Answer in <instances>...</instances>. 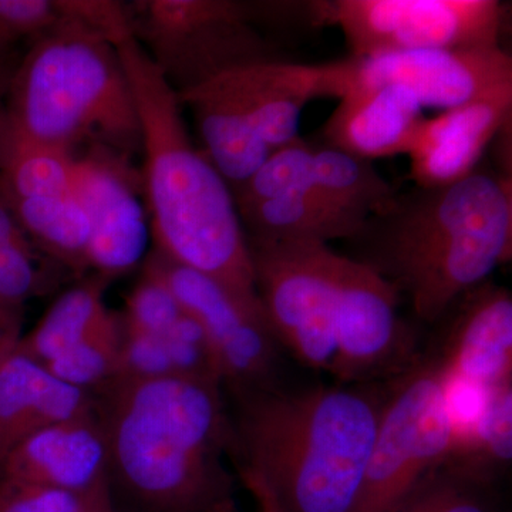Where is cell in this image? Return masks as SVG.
<instances>
[{
    "label": "cell",
    "instance_id": "obj_21",
    "mask_svg": "<svg viewBox=\"0 0 512 512\" xmlns=\"http://www.w3.org/2000/svg\"><path fill=\"white\" fill-rule=\"evenodd\" d=\"M74 161L70 151L15 133L0 116V195L6 201L73 194Z\"/></svg>",
    "mask_w": 512,
    "mask_h": 512
},
{
    "label": "cell",
    "instance_id": "obj_4",
    "mask_svg": "<svg viewBox=\"0 0 512 512\" xmlns=\"http://www.w3.org/2000/svg\"><path fill=\"white\" fill-rule=\"evenodd\" d=\"M383 396L342 383L239 393L235 464L281 512H356Z\"/></svg>",
    "mask_w": 512,
    "mask_h": 512
},
{
    "label": "cell",
    "instance_id": "obj_22",
    "mask_svg": "<svg viewBox=\"0 0 512 512\" xmlns=\"http://www.w3.org/2000/svg\"><path fill=\"white\" fill-rule=\"evenodd\" d=\"M6 202L20 227L39 251L74 272L89 269L87 254L92 227L74 192L56 197Z\"/></svg>",
    "mask_w": 512,
    "mask_h": 512
},
{
    "label": "cell",
    "instance_id": "obj_8",
    "mask_svg": "<svg viewBox=\"0 0 512 512\" xmlns=\"http://www.w3.org/2000/svg\"><path fill=\"white\" fill-rule=\"evenodd\" d=\"M247 242L256 293L276 342L301 365L332 372L340 254L318 241Z\"/></svg>",
    "mask_w": 512,
    "mask_h": 512
},
{
    "label": "cell",
    "instance_id": "obj_9",
    "mask_svg": "<svg viewBox=\"0 0 512 512\" xmlns=\"http://www.w3.org/2000/svg\"><path fill=\"white\" fill-rule=\"evenodd\" d=\"M313 25L338 26L357 59L500 46L497 0H333L311 3Z\"/></svg>",
    "mask_w": 512,
    "mask_h": 512
},
{
    "label": "cell",
    "instance_id": "obj_5",
    "mask_svg": "<svg viewBox=\"0 0 512 512\" xmlns=\"http://www.w3.org/2000/svg\"><path fill=\"white\" fill-rule=\"evenodd\" d=\"M60 15L13 70L0 116L15 133L46 146L130 158L141 151V128L117 47Z\"/></svg>",
    "mask_w": 512,
    "mask_h": 512
},
{
    "label": "cell",
    "instance_id": "obj_19",
    "mask_svg": "<svg viewBox=\"0 0 512 512\" xmlns=\"http://www.w3.org/2000/svg\"><path fill=\"white\" fill-rule=\"evenodd\" d=\"M94 407L93 393L62 382L15 348L0 363V467L32 434Z\"/></svg>",
    "mask_w": 512,
    "mask_h": 512
},
{
    "label": "cell",
    "instance_id": "obj_33",
    "mask_svg": "<svg viewBox=\"0 0 512 512\" xmlns=\"http://www.w3.org/2000/svg\"><path fill=\"white\" fill-rule=\"evenodd\" d=\"M490 147L495 151V173L512 180V117L498 128Z\"/></svg>",
    "mask_w": 512,
    "mask_h": 512
},
{
    "label": "cell",
    "instance_id": "obj_27",
    "mask_svg": "<svg viewBox=\"0 0 512 512\" xmlns=\"http://www.w3.org/2000/svg\"><path fill=\"white\" fill-rule=\"evenodd\" d=\"M394 512H505L498 484L444 463Z\"/></svg>",
    "mask_w": 512,
    "mask_h": 512
},
{
    "label": "cell",
    "instance_id": "obj_36",
    "mask_svg": "<svg viewBox=\"0 0 512 512\" xmlns=\"http://www.w3.org/2000/svg\"><path fill=\"white\" fill-rule=\"evenodd\" d=\"M239 477H241L242 483L248 488L249 493L255 498L256 504H258L259 512H281L278 505H276L274 498L266 490L264 484L258 480L252 474L247 471H239Z\"/></svg>",
    "mask_w": 512,
    "mask_h": 512
},
{
    "label": "cell",
    "instance_id": "obj_24",
    "mask_svg": "<svg viewBox=\"0 0 512 512\" xmlns=\"http://www.w3.org/2000/svg\"><path fill=\"white\" fill-rule=\"evenodd\" d=\"M313 181L320 194L336 208L362 220L383 214L397 191L372 165L329 146L313 147Z\"/></svg>",
    "mask_w": 512,
    "mask_h": 512
},
{
    "label": "cell",
    "instance_id": "obj_17",
    "mask_svg": "<svg viewBox=\"0 0 512 512\" xmlns=\"http://www.w3.org/2000/svg\"><path fill=\"white\" fill-rule=\"evenodd\" d=\"M512 117V93L474 101L424 119L407 157L414 187H443L480 167L498 128Z\"/></svg>",
    "mask_w": 512,
    "mask_h": 512
},
{
    "label": "cell",
    "instance_id": "obj_3",
    "mask_svg": "<svg viewBox=\"0 0 512 512\" xmlns=\"http://www.w3.org/2000/svg\"><path fill=\"white\" fill-rule=\"evenodd\" d=\"M133 92L144 157L141 184L156 251L259 301L234 195L192 143L183 104L133 33L114 40Z\"/></svg>",
    "mask_w": 512,
    "mask_h": 512
},
{
    "label": "cell",
    "instance_id": "obj_6",
    "mask_svg": "<svg viewBox=\"0 0 512 512\" xmlns=\"http://www.w3.org/2000/svg\"><path fill=\"white\" fill-rule=\"evenodd\" d=\"M131 33L177 94L221 74L275 60L254 5L234 0H136Z\"/></svg>",
    "mask_w": 512,
    "mask_h": 512
},
{
    "label": "cell",
    "instance_id": "obj_13",
    "mask_svg": "<svg viewBox=\"0 0 512 512\" xmlns=\"http://www.w3.org/2000/svg\"><path fill=\"white\" fill-rule=\"evenodd\" d=\"M130 158L89 150L74 161V195L90 227L87 268L111 279L136 268L150 241V220L136 188Z\"/></svg>",
    "mask_w": 512,
    "mask_h": 512
},
{
    "label": "cell",
    "instance_id": "obj_2",
    "mask_svg": "<svg viewBox=\"0 0 512 512\" xmlns=\"http://www.w3.org/2000/svg\"><path fill=\"white\" fill-rule=\"evenodd\" d=\"M357 261L406 293L417 318L443 319L512 254V180L478 167L443 187L397 192L355 238Z\"/></svg>",
    "mask_w": 512,
    "mask_h": 512
},
{
    "label": "cell",
    "instance_id": "obj_37",
    "mask_svg": "<svg viewBox=\"0 0 512 512\" xmlns=\"http://www.w3.org/2000/svg\"><path fill=\"white\" fill-rule=\"evenodd\" d=\"M8 59L6 57H0V100L5 96L6 87H8V83L10 80V76H12L13 70L10 69L8 63ZM2 103V101H0Z\"/></svg>",
    "mask_w": 512,
    "mask_h": 512
},
{
    "label": "cell",
    "instance_id": "obj_28",
    "mask_svg": "<svg viewBox=\"0 0 512 512\" xmlns=\"http://www.w3.org/2000/svg\"><path fill=\"white\" fill-rule=\"evenodd\" d=\"M183 315V308L168 286L143 271L140 282L127 296L126 311L121 320L124 329L163 335Z\"/></svg>",
    "mask_w": 512,
    "mask_h": 512
},
{
    "label": "cell",
    "instance_id": "obj_16",
    "mask_svg": "<svg viewBox=\"0 0 512 512\" xmlns=\"http://www.w3.org/2000/svg\"><path fill=\"white\" fill-rule=\"evenodd\" d=\"M456 306L437 362L441 372L493 389L512 383V296L484 282Z\"/></svg>",
    "mask_w": 512,
    "mask_h": 512
},
{
    "label": "cell",
    "instance_id": "obj_11",
    "mask_svg": "<svg viewBox=\"0 0 512 512\" xmlns=\"http://www.w3.org/2000/svg\"><path fill=\"white\" fill-rule=\"evenodd\" d=\"M399 303V289L375 268L352 256H339L335 362L330 372L339 383L396 377L419 359Z\"/></svg>",
    "mask_w": 512,
    "mask_h": 512
},
{
    "label": "cell",
    "instance_id": "obj_29",
    "mask_svg": "<svg viewBox=\"0 0 512 512\" xmlns=\"http://www.w3.org/2000/svg\"><path fill=\"white\" fill-rule=\"evenodd\" d=\"M52 278L36 247H0V308L23 309V303L47 292Z\"/></svg>",
    "mask_w": 512,
    "mask_h": 512
},
{
    "label": "cell",
    "instance_id": "obj_12",
    "mask_svg": "<svg viewBox=\"0 0 512 512\" xmlns=\"http://www.w3.org/2000/svg\"><path fill=\"white\" fill-rule=\"evenodd\" d=\"M338 64L339 99L353 87L393 84L423 109L447 111L512 93V59L501 46L349 57Z\"/></svg>",
    "mask_w": 512,
    "mask_h": 512
},
{
    "label": "cell",
    "instance_id": "obj_32",
    "mask_svg": "<svg viewBox=\"0 0 512 512\" xmlns=\"http://www.w3.org/2000/svg\"><path fill=\"white\" fill-rule=\"evenodd\" d=\"M22 329V309L0 308V363L15 350Z\"/></svg>",
    "mask_w": 512,
    "mask_h": 512
},
{
    "label": "cell",
    "instance_id": "obj_26",
    "mask_svg": "<svg viewBox=\"0 0 512 512\" xmlns=\"http://www.w3.org/2000/svg\"><path fill=\"white\" fill-rule=\"evenodd\" d=\"M123 320L111 312L106 320L73 348L45 363L57 379L94 393L119 375Z\"/></svg>",
    "mask_w": 512,
    "mask_h": 512
},
{
    "label": "cell",
    "instance_id": "obj_23",
    "mask_svg": "<svg viewBox=\"0 0 512 512\" xmlns=\"http://www.w3.org/2000/svg\"><path fill=\"white\" fill-rule=\"evenodd\" d=\"M109 281L94 275L64 292L35 328L19 339L16 349L45 365L73 348L110 315L104 302Z\"/></svg>",
    "mask_w": 512,
    "mask_h": 512
},
{
    "label": "cell",
    "instance_id": "obj_1",
    "mask_svg": "<svg viewBox=\"0 0 512 512\" xmlns=\"http://www.w3.org/2000/svg\"><path fill=\"white\" fill-rule=\"evenodd\" d=\"M109 483L137 512H237L234 423L221 384L185 376L114 379L94 392Z\"/></svg>",
    "mask_w": 512,
    "mask_h": 512
},
{
    "label": "cell",
    "instance_id": "obj_15",
    "mask_svg": "<svg viewBox=\"0 0 512 512\" xmlns=\"http://www.w3.org/2000/svg\"><path fill=\"white\" fill-rule=\"evenodd\" d=\"M271 153L298 140L311 101L338 99L336 62L306 64L266 60L224 73Z\"/></svg>",
    "mask_w": 512,
    "mask_h": 512
},
{
    "label": "cell",
    "instance_id": "obj_7",
    "mask_svg": "<svg viewBox=\"0 0 512 512\" xmlns=\"http://www.w3.org/2000/svg\"><path fill=\"white\" fill-rule=\"evenodd\" d=\"M383 396L356 512H394L446 463L451 426L436 357L416 360Z\"/></svg>",
    "mask_w": 512,
    "mask_h": 512
},
{
    "label": "cell",
    "instance_id": "obj_20",
    "mask_svg": "<svg viewBox=\"0 0 512 512\" xmlns=\"http://www.w3.org/2000/svg\"><path fill=\"white\" fill-rule=\"evenodd\" d=\"M238 215L245 237L269 241H350L366 222L330 204L315 184L239 210Z\"/></svg>",
    "mask_w": 512,
    "mask_h": 512
},
{
    "label": "cell",
    "instance_id": "obj_18",
    "mask_svg": "<svg viewBox=\"0 0 512 512\" xmlns=\"http://www.w3.org/2000/svg\"><path fill=\"white\" fill-rule=\"evenodd\" d=\"M423 110L403 87H353L340 97L323 126L325 146L367 161L407 156L426 119Z\"/></svg>",
    "mask_w": 512,
    "mask_h": 512
},
{
    "label": "cell",
    "instance_id": "obj_31",
    "mask_svg": "<svg viewBox=\"0 0 512 512\" xmlns=\"http://www.w3.org/2000/svg\"><path fill=\"white\" fill-rule=\"evenodd\" d=\"M80 504V495L0 478V512H79Z\"/></svg>",
    "mask_w": 512,
    "mask_h": 512
},
{
    "label": "cell",
    "instance_id": "obj_35",
    "mask_svg": "<svg viewBox=\"0 0 512 512\" xmlns=\"http://www.w3.org/2000/svg\"><path fill=\"white\" fill-rule=\"evenodd\" d=\"M79 512H117L114 507L113 490H111L109 478L101 481L92 491L83 495Z\"/></svg>",
    "mask_w": 512,
    "mask_h": 512
},
{
    "label": "cell",
    "instance_id": "obj_10",
    "mask_svg": "<svg viewBox=\"0 0 512 512\" xmlns=\"http://www.w3.org/2000/svg\"><path fill=\"white\" fill-rule=\"evenodd\" d=\"M144 272L168 286L198 323L217 363L221 382L235 394L275 387L279 345L261 302L154 251Z\"/></svg>",
    "mask_w": 512,
    "mask_h": 512
},
{
    "label": "cell",
    "instance_id": "obj_34",
    "mask_svg": "<svg viewBox=\"0 0 512 512\" xmlns=\"http://www.w3.org/2000/svg\"><path fill=\"white\" fill-rule=\"evenodd\" d=\"M35 247L20 227L8 202L0 195V247Z\"/></svg>",
    "mask_w": 512,
    "mask_h": 512
},
{
    "label": "cell",
    "instance_id": "obj_30",
    "mask_svg": "<svg viewBox=\"0 0 512 512\" xmlns=\"http://www.w3.org/2000/svg\"><path fill=\"white\" fill-rule=\"evenodd\" d=\"M60 16L59 0H0V57L23 40L35 42Z\"/></svg>",
    "mask_w": 512,
    "mask_h": 512
},
{
    "label": "cell",
    "instance_id": "obj_25",
    "mask_svg": "<svg viewBox=\"0 0 512 512\" xmlns=\"http://www.w3.org/2000/svg\"><path fill=\"white\" fill-rule=\"evenodd\" d=\"M512 458V383L493 387L476 426L451 448L446 463L497 483Z\"/></svg>",
    "mask_w": 512,
    "mask_h": 512
},
{
    "label": "cell",
    "instance_id": "obj_14",
    "mask_svg": "<svg viewBox=\"0 0 512 512\" xmlns=\"http://www.w3.org/2000/svg\"><path fill=\"white\" fill-rule=\"evenodd\" d=\"M0 478L83 497L109 478V447L97 407L32 434L3 461Z\"/></svg>",
    "mask_w": 512,
    "mask_h": 512
}]
</instances>
